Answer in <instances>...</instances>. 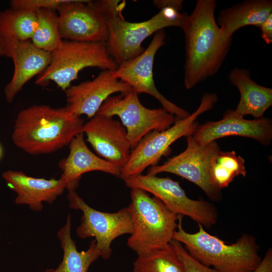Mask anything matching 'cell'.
<instances>
[{
    "instance_id": "25",
    "label": "cell",
    "mask_w": 272,
    "mask_h": 272,
    "mask_svg": "<svg viewBox=\"0 0 272 272\" xmlns=\"http://www.w3.org/2000/svg\"><path fill=\"white\" fill-rule=\"evenodd\" d=\"M37 27L31 41L37 48L51 53L62 44L58 15L55 10L41 9L36 12Z\"/></svg>"
},
{
    "instance_id": "20",
    "label": "cell",
    "mask_w": 272,
    "mask_h": 272,
    "mask_svg": "<svg viewBox=\"0 0 272 272\" xmlns=\"http://www.w3.org/2000/svg\"><path fill=\"white\" fill-rule=\"evenodd\" d=\"M228 80L240 94L235 113L242 117L251 115L255 118L263 117L265 111L272 105L271 88L257 84L246 69H233L229 73Z\"/></svg>"
},
{
    "instance_id": "21",
    "label": "cell",
    "mask_w": 272,
    "mask_h": 272,
    "mask_svg": "<svg viewBox=\"0 0 272 272\" xmlns=\"http://www.w3.org/2000/svg\"><path fill=\"white\" fill-rule=\"evenodd\" d=\"M272 13L271 0H247L221 11L217 20L224 40L246 26L259 27Z\"/></svg>"
},
{
    "instance_id": "13",
    "label": "cell",
    "mask_w": 272,
    "mask_h": 272,
    "mask_svg": "<svg viewBox=\"0 0 272 272\" xmlns=\"http://www.w3.org/2000/svg\"><path fill=\"white\" fill-rule=\"evenodd\" d=\"M164 30L156 32L148 47L139 56L125 62L113 70L118 79L127 84L138 94H149L161 104L162 108L174 115L176 120L182 119L190 114L165 98L157 89L153 78V64L158 50L165 44Z\"/></svg>"
},
{
    "instance_id": "14",
    "label": "cell",
    "mask_w": 272,
    "mask_h": 272,
    "mask_svg": "<svg viewBox=\"0 0 272 272\" xmlns=\"http://www.w3.org/2000/svg\"><path fill=\"white\" fill-rule=\"evenodd\" d=\"M0 56L10 58L14 64L12 78L4 89L9 103L14 100L29 80L44 71L51 59L50 52L37 48L31 40L6 38H0Z\"/></svg>"
},
{
    "instance_id": "18",
    "label": "cell",
    "mask_w": 272,
    "mask_h": 272,
    "mask_svg": "<svg viewBox=\"0 0 272 272\" xmlns=\"http://www.w3.org/2000/svg\"><path fill=\"white\" fill-rule=\"evenodd\" d=\"M69 148L68 156L58 163L62 171L60 178L68 191L76 190L82 175L87 172L101 171L120 178L121 168L93 153L87 147L83 132L72 140Z\"/></svg>"
},
{
    "instance_id": "28",
    "label": "cell",
    "mask_w": 272,
    "mask_h": 272,
    "mask_svg": "<svg viewBox=\"0 0 272 272\" xmlns=\"http://www.w3.org/2000/svg\"><path fill=\"white\" fill-rule=\"evenodd\" d=\"M66 0H12L11 8L24 9L36 12L41 9L57 10Z\"/></svg>"
},
{
    "instance_id": "8",
    "label": "cell",
    "mask_w": 272,
    "mask_h": 272,
    "mask_svg": "<svg viewBox=\"0 0 272 272\" xmlns=\"http://www.w3.org/2000/svg\"><path fill=\"white\" fill-rule=\"evenodd\" d=\"M96 114L118 116L125 128L131 150L149 132L163 131L175 122V116L163 108L150 109L144 106L139 94L132 89L109 97Z\"/></svg>"
},
{
    "instance_id": "30",
    "label": "cell",
    "mask_w": 272,
    "mask_h": 272,
    "mask_svg": "<svg viewBox=\"0 0 272 272\" xmlns=\"http://www.w3.org/2000/svg\"><path fill=\"white\" fill-rule=\"evenodd\" d=\"M253 272H272V249L269 248L258 267Z\"/></svg>"
},
{
    "instance_id": "2",
    "label": "cell",
    "mask_w": 272,
    "mask_h": 272,
    "mask_svg": "<svg viewBox=\"0 0 272 272\" xmlns=\"http://www.w3.org/2000/svg\"><path fill=\"white\" fill-rule=\"evenodd\" d=\"M84 120L66 106L34 105L21 110L16 118L12 139L31 155L47 154L69 146L82 132Z\"/></svg>"
},
{
    "instance_id": "26",
    "label": "cell",
    "mask_w": 272,
    "mask_h": 272,
    "mask_svg": "<svg viewBox=\"0 0 272 272\" xmlns=\"http://www.w3.org/2000/svg\"><path fill=\"white\" fill-rule=\"evenodd\" d=\"M132 272H185L177 254L169 243L154 252L141 255L133 263Z\"/></svg>"
},
{
    "instance_id": "17",
    "label": "cell",
    "mask_w": 272,
    "mask_h": 272,
    "mask_svg": "<svg viewBox=\"0 0 272 272\" xmlns=\"http://www.w3.org/2000/svg\"><path fill=\"white\" fill-rule=\"evenodd\" d=\"M192 135L201 145L225 137L238 136L254 139L267 146L272 140V120L265 117L248 120L229 110L221 120L199 124Z\"/></svg>"
},
{
    "instance_id": "15",
    "label": "cell",
    "mask_w": 272,
    "mask_h": 272,
    "mask_svg": "<svg viewBox=\"0 0 272 272\" xmlns=\"http://www.w3.org/2000/svg\"><path fill=\"white\" fill-rule=\"evenodd\" d=\"M82 132L98 156L121 169L127 163L131 148L126 130L118 120L96 114L84 123Z\"/></svg>"
},
{
    "instance_id": "33",
    "label": "cell",
    "mask_w": 272,
    "mask_h": 272,
    "mask_svg": "<svg viewBox=\"0 0 272 272\" xmlns=\"http://www.w3.org/2000/svg\"><path fill=\"white\" fill-rule=\"evenodd\" d=\"M3 148L2 147L1 145L0 144V159L2 158L3 156Z\"/></svg>"
},
{
    "instance_id": "31",
    "label": "cell",
    "mask_w": 272,
    "mask_h": 272,
    "mask_svg": "<svg viewBox=\"0 0 272 272\" xmlns=\"http://www.w3.org/2000/svg\"><path fill=\"white\" fill-rule=\"evenodd\" d=\"M183 1L182 0H155L153 1L154 5L159 9L164 8H173L180 11L182 8Z\"/></svg>"
},
{
    "instance_id": "11",
    "label": "cell",
    "mask_w": 272,
    "mask_h": 272,
    "mask_svg": "<svg viewBox=\"0 0 272 272\" xmlns=\"http://www.w3.org/2000/svg\"><path fill=\"white\" fill-rule=\"evenodd\" d=\"M186 142L184 151L162 165L150 167L147 174L167 172L177 175L196 184L212 200H220L221 190L213 184L210 176L211 161L220 150L219 145L216 141L201 145L192 135L187 137Z\"/></svg>"
},
{
    "instance_id": "3",
    "label": "cell",
    "mask_w": 272,
    "mask_h": 272,
    "mask_svg": "<svg viewBox=\"0 0 272 272\" xmlns=\"http://www.w3.org/2000/svg\"><path fill=\"white\" fill-rule=\"evenodd\" d=\"M183 217L179 216L172 239L183 244L188 254L201 264L219 272H253L260 264L259 247L253 236L244 233L235 243L228 244L200 224L197 232H187L182 227Z\"/></svg>"
},
{
    "instance_id": "27",
    "label": "cell",
    "mask_w": 272,
    "mask_h": 272,
    "mask_svg": "<svg viewBox=\"0 0 272 272\" xmlns=\"http://www.w3.org/2000/svg\"><path fill=\"white\" fill-rule=\"evenodd\" d=\"M170 243L181 261L185 272H219L213 268L201 264L192 258L180 242L172 239Z\"/></svg>"
},
{
    "instance_id": "9",
    "label": "cell",
    "mask_w": 272,
    "mask_h": 272,
    "mask_svg": "<svg viewBox=\"0 0 272 272\" xmlns=\"http://www.w3.org/2000/svg\"><path fill=\"white\" fill-rule=\"evenodd\" d=\"M123 181L130 189L139 188L151 193L171 212L186 216L207 228H211L218 221V211L213 203L202 199L189 198L179 182L168 177L141 174Z\"/></svg>"
},
{
    "instance_id": "12",
    "label": "cell",
    "mask_w": 272,
    "mask_h": 272,
    "mask_svg": "<svg viewBox=\"0 0 272 272\" xmlns=\"http://www.w3.org/2000/svg\"><path fill=\"white\" fill-rule=\"evenodd\" d=\"M57 11L62 39L106 42L107 18L100 1L66 0Z\"/></svg>"
},
{
    "instance_id": "1",
    "label": "cell",
    "mask_w": 272,
    "mask_h": 272,
    "mask_svg": "<svg viewBox=\"0 0 272 272\" xmlns=\"http://www.w3.org/2000/svg\"><path fill=\"white\" fill-rule=\"evenodd\" d=\"M215 0H198L185 14L180 28L185 40L184 85L186 89L216 75L230 50L232 40L222 38L216 21Z\"/></svg>"
},
{
    "instance_id": "5",
    "label": "cell",
    "mask_w": 272,
    "mask_h": 272,
    "mask_svg": "<svg viewBox=\"0 0 272 272\" xmlns=\"http://www.w3.org/2000/svg\"><path fill=\"white\" fill-rule=\"evenodd\" d=\"M130 198L128 208L133 230L127 240L128 247L141 255L168 245L177 228L179 215L141 189L131 188Z\"/></svg>"
},
{
    "instance_id": "4",
    "label": "cell",
    "mask_w": 272,
    "mask_h": 272,
    "mask_svg": "<svg viewBox=\"0 0 272 272\" xmlns=\"http://www.w3.org/2000/svg\"><path fill=\"white\" fill-rule=\"evenodd\" d=\"M108 26L106 43L108 52L118 66L140 55L143 41L156 32L168 27H180L185 13L173 8H164L150 19L139 22L126 21L121 10L125 2L100 0Z\"/></svg>"
},
{
    "instance_id": "19",
    "label": "cell",
    "mask_w": 272,
    "mask_h": 272,
    "mask_svg": "<svg viewBox=\"0 0 272 272\" xmlns=\"http://www.w3.org/2000/svg\"><path fill=\"white\" fill-rule=\"evenodd\" d=\"M7 185L17 196L15 203L27 205L35 212L43 208V202L53 203L65 189L63 181L58 179L35 178L22 171L7 170L2 173Z\"/></svg>"
},
{
    "instance_id": "29",
    "label": "cell",
    "mask_w": 272,
    "mask_h": 272,
    "mask_svg": "<svg viewBox=\"0 0 272 272\" xmlns=\"http://www.w3.org/2000/svg\"><path fill=\"white\" fill-rule=\"evenodd\" d=\"M260 29L261 38L267 44L272 42V13L259 27Z\"/></svg>"
},
{
    "instance_id": "22",
    "label": "cell",
    "mask_w": 272,
    "mask_h": 272,
    "mask_svg": "<svg viewBox=\"0 0 272 272\" xmlns=\"http://www.w3.org/2000/svg\"><path fill=\"white\" fill-rule=\"evenodd\" d=\"M71 230V216L68 215L65 224L57 234L63 251V258L55 269L56 272H88L90 265L100 257L96 240L91 241L87 250L79 251L72 237Z\"/></svg>"
},
{
    "instance_id": "10",
    "label": "cell",
    "mask_w": 272,
    "mask_h": 272,
    "mask_svg": "<svg viewBox=\"0 0 272 272\" xmlns=\"http://www.w3.org/2000/svg\"><path fill=\"white\" fill-rule=\"evenodd\" d=\"M67 198L70 208L81 210L83 213L80 224L76 229L77 236L81 239L94 237L103 259L111 256V244L115 239L132 234L133 226L128 207L115 213H106L90 207L76 190L69 191Z\"/></svg>"
},
{
    "instance_id": "23",
    "label": "cell",
    "mask_w": 272,
    "mask_h": 272,
    "mask_svg": "<svg viewBox=\"0 0 272 272\" xmlns=\"http://www.w3.org/2000/svg\"><path fill=\"white\" fill-rule=\"evenodd\" d=\"M37 27L34 12L13 8L0 12V38L31 40Z\"/></svg>"
},
{
    "instance_id": "6",
    "label": "cell",
    "mask_w": 272,
    "mask_h": 272,
    "mask_svg": "<svg viewBox=\"0 0 272 272\" xmlns=\"http://www.w3.org/2000/svg\"><path fill=\"white\" fill-rule=\"evenodd\" d=\"M50 62L38 75L35 84L41 87L53 82L64 91L86 67L115 70L118 65L107 51L105 42H87L63 40L50 53Z\"/></svg>"
},
{
    "instance_id": "32",
    "label": "cell",
    "mask_w": 272,
    "mask_h": 272,
    "mask_svg": "<svg viewBox=\"0 0 272 272\" xmlns=\"http://www.w3.org/2000/svg\"><path fill=\"white\" fill-rule=\"evenodd\" d=\"M37 272H42V271H37ZM43 272H56L55 269L53 268H48L45 270Z\"/></svg>"
},
{
    "instance_id": "7",
    "label": "cell",
    "mask_w": 272,
    "mask_h": 272,
    "mask_svg": "<svg viewBox=\"0 0 272 272\" xmlns=\"http://www.w3.org/2000/svg\"><path fill=\"white\" fill-rule=\"evenodd\" d=\"M217 101L216 93H206L193 113L185 118L176 120L171 126L163 131L153 130L145 135L131 151L127 163L121 169L120 178L124 180L141 174L148 167L156 165L173 143L195 132L199 125L196 118L212 109Z\"/></svg>"
},
{
    "instance_id": "24",
    "label": "cell",
    "mask_w": 272,
    "mask_h": 272,
    "mask_svg": "<svg viewBox=\"0 0 272 272\" xmlns=\"http://www.w3.org/2000/svg\"><path fill=\"white\" fill-rule=\"evenodd\" d=\"M247 172L245 161L237 156L234 151L224 152L220 150L212 158L210 176L213 184L219 190L229 186L239 175L245 177Z\"/></svg>"
},
{
    "instance_id": "16",
    "label": "cell",
    "mask_w": 272,
    "mask_h": 272,
    "mask_svg": "<svg viewBox=\"0 0 272 272\" xmlns=\"http://www.w3.org/2000/svg\"><path fill=\"white\" fill-rule=\"evenodd\" d=\"M132 90L127 84L113 75V70H104L93 80L71 85L65 91L67 108L73 113L86 115L90 119L104 102L112 94Z\"/></svg>"
}]
</instances>
